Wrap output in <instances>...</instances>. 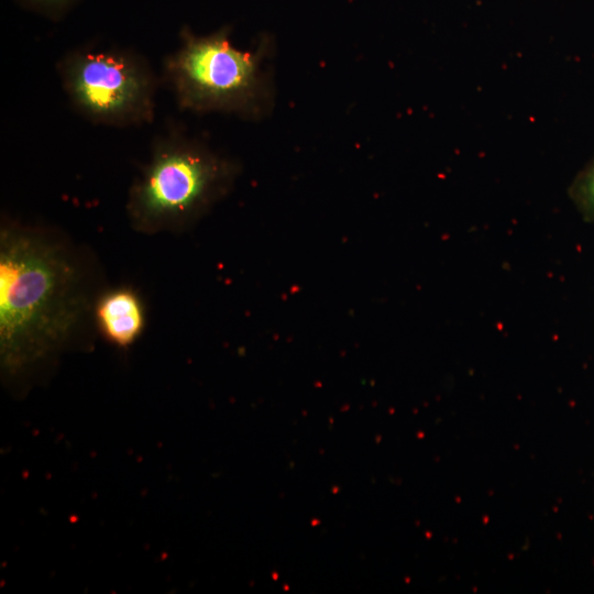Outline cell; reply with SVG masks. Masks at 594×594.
<instances>
[{
  "instance_id": "5b68a950",
  "label": "cell",
  "mask_w": 594,
  "mask_h": 594,
  "mask_svg": "<svg viewBox=\"0 0 594 594\" xmlns=\"http://www.w3.org/2000/svg\"><path fill=\"white\" fill-rule=\"evenodd\" d=\"M94 317L99 332L121 348L136 341L145 326L143 302L130 287L102 290L96 300Z\"/></svg>"
},
{
  "instance_id": "7a4b0ae2",
  "label": "cell",
  "mask_w": 594,
  "mask_h": 594,
  "mask_svg": "<svg viewBox=\"0 0 594 594\" xmlns=\"http://www.w3.org/2000/svg\"><path fill=\"white\" fill-rule=\"evenodd\" d=\"M239 167L180 127L157 135L130 186L127 215L140 233L188 230L231 190Z\"/></svg>"
},
{
  "instance_id": "277c9868",
  "label": "cell",
  "mask_w": 594,
  "mask_h": 594,
  "mask_svg": "<svg viewBox=\"0 0 594 594\" xmlns=\"http://www.w3.org/2000/svg\"><path fill=\"white\" fill-rule=\"evenodd\" d=\"M56 68L70 105L87 120L118 128L154 120L157 78L136 52L84 46L68 52Z\"/></svg>"
},
{
  "instance_id": "3957f363",
  "label": "cell",
  "mask_w": 594,
  "mask_h": 594,
  "mask_svg": "<svg viewBox=\"0 0 594 594\" xmlns=\"http://www.w3.org/2000/svg\"><path fill=\"white\" fill-rule=\"evenodd\" d=\"M267 48L237 47L228 26L208 35H196L184 26L179 46L164 61V80L182 110L258 119L273 101L265 68Z\"/></svg>"
},
{
  "instance_id": "6da1fadb",
  "label": "cell",
  "mask_w": 594,
  "mask_h": 594,
  "mask_svg": "<svg viewBox=\"0 0 594 594\" xmlns=\"http://www.w3.org/2000/svg\"><path fill=\"white\" fill-rule=\"evenodd\" d=\"M94 271L91 256L56 229L1 219L0 351L6 370L16 373L48 358L95 321L101 290Z\"/></svg>"
},
{
  "instance_id": "8992f818",
  "label": "cell",
  "mask_w": 594,
  "mask_h": 594,
  "mask_svg": "<svg viewBox=\"0 0 594 594\" xmlns=\"http://www.w3.org/2000/svg\"><path fill=\"white\" fill-rule=\"evenodd\" d=\"M22 8L52 21H59L82 0H14Z\"/></svg>"
},
{
  "instance_id": "52a82bcc",
  "label": "cell",
  "mask_w": 594,
  "mask_h": 594,
  "mask_svg": "<svg viewBox=\"0 0 594 594\" xmlns=\"http://www.w3.org/2000/svg\"><path fill=\"white\" fill-rule=\"evenodd\" d=\"M571 194L585 216L594 218V161L575 180Z\"/></svg>"
}]
</instances>
